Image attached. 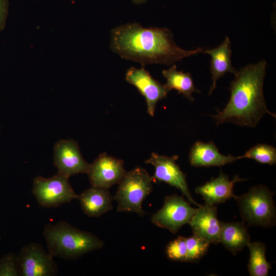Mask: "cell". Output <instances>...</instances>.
Masks as SVG:
<instances>
[{"label": "cell", "instance_id": "8992f818", "mask_svg": "<svg viewBox=\"0 0 276 276\" xmlns=\"http://www.w3.org/2000/svg\"><path fill=\"white\" fill-rule=\"evenodd\" d=\"M68 177L57 173L50 178L36 177L32 193L38 203L44 208H57L70 202L78 195L72 187Z\"/></svg>", "mask_w": 276, "mask_h": 276}, {"label": "cell", "instance_id": "3957f363", "mask_svg": "<svg viewBox=\"0 0 276 276\" xmlns=\"http://www.w3.org/2000/svg\"><path fill=\"white\" fill-rule=\"evenodd\" d=\"M43 236L48 252L53 257L74 260L101 249L104 242L93 234L76 228L65 221L47 223Z\"/></svg>", "mask_w": 276, "mask_h": 276}, {"label": "cell", "instance_id": "5b68a950", "mask_svg": "<svg viewBox=\"0 0 276 276\" xmlns=\"http://www.w3.org/2000/svg\"><path fill=\"white\" fill-rule=\"evenodd\" d=\"M152 182L151 177L142 167L126 172L113 197L118 204L117 211L135 212L141 216L147 214L142 203L152 190Z\"/></svg>", "mask_w": 276, "mask_h": 276}, {"label": "cell", "instance_id": "8fae6325", "mask_svg": "<svg viewBox=\"0 0 276 276\" xmlns=\"http://www.w3.org/2000/svg\"><path fill=\"white\" fill-rule=\"evenodd\" d=\"M54 164L57 173L68 177L87 173L90 167L83 157L77 142L71 139L61 140L55 143Z\"/></svg>", "mask_w": 276, "mask_h": 276}, {"label": "cell", "instance_id": "ffe728a7", "mask_svg": "<svg viewBox=\"0 0 276 276\" xmlns=\"http://www.w3.org/2000/svg\"><path fill=\"white\" fill-rule=\"evenodd\" d=\"M249 259L247 266L251 276H267L271 269V264L266 260V247L262 242H249L247 245Z\"/></svg>", "mask_w": 276, "mask_h": 276}, {"label": "cell", "instance_id": "4fadbf2b", "mask_svg": "<svg viewBox=\"0 0 276 276\" xmlns=\"http://www.w3.org/2000/svg\"><path fill=\"white\" fill-rule=\"evenodd\" d=\"M193 232L211 243H219L221 221L215 205H201L188 223Z\"/></svg>", "mask_w": 276, "mask_h": 276}, {"label": "cell", "instance_id": "9c48e42d", "mask_svg": "<svg viewBox=\"0 0 276 276\" xmlns=\"http://www.w3.org/2000/svg\"><path fill=\"white\" fill-rule=\"evenodd\" d=\"M178 158L177 155L168 157L153 152L145 163L155 168L154 174L151 177L152 181H164L175 187L180 190L190 203L199 206L201 205L194 200L191 194L186 174L176 163Z\"/></svg>", "mask_w": 276, "mask_h": 276}, {"label": "cell", "instance_id": "d6986e66", "mask_svg": "<svg viewBox=\"0 0 276 276\" xmlns=\"http://www.w3.org/2000/svg\"><path fill=\"white\" fill-rule=\"evenodd\" d=\"M162 74L166 79L164 85L170 91L175 89L190 101L195 100L192 96L194 92L201 93V91L195 87L191 74L177 71L175 64L168 70H163Z\"/></svg>", "mask_w": 276, "mask_h": 276}, {"label": "cell", "instance_id": "4316f807", "mask_svg": "<svg viewBox=\"0 0 276 276\" xmlns=\"http://www.w3.org/2000/svg\"><path fill=\"white\" fill-rule=\"evenodd\" d=\"M1 235H0V241H1Z\"/></svg>", "mask_w": 276, "mask_h": 276}, {"label": "cell", "instance_id": "603a6c76", "mask_svg": "<svg viewBox=\"0 0 276 276\" xmlns=\"http://www.w3.org/2000/svg\"><path fill=\"white\" fill-rule=\"evenodd\" d=\"M187 253L186 238L181 236L171 241L166 248L167 258L172 261L186 262Z\"/></svg>", "mask_w": 276, "mask_h": 276}, {"label": "cell", "instance_id": "d4e9b609", "mask_svg": "<svg viewBox=\"0 0 276 276\" xmlns=\"http://www.w3.org/2000/svg\"><path fill=\"white\" fill-rule=\"evenodd\" d=\"M8 0H0V32L4 28L8 13Z\"/></svg>", "mask_w": 276, "mask_h": 276}, {"label": "cell", "instance_id": "7a4b0ae2", "mask_svg": "<svg viewBox=\"0 0 276 276\" xmlns=\"http://www.w3.org/2000/svg\"><path fill=\"white\" fill-rule=\"evenodd\" d=\"M267 62L261 60L241 67L231 83V97L225 108L210 115L217 125L232 123L240 126L255 127L263 116L275 114L267 108L263 94Z\"/></svg>", "mask_w": 276, "mask_h": 276}, {"label": "cell", "instance_id": "277c9868", "mask_svg": "<svg viewBox=\"0 0 276 276\" xmlns=\"http://www.w3.org/2000/svg\"><path fill=\"white\" fill-rule=\"evenodd\" d=\"M273 193L266 186H254L241 195H234L242 221L248 226L270 228L275 224L276 210Z\"/></svg>", "mask_w": 276, "mask_h": 276}, {"label": "cell", "instance_id": "52a82bcc", "mask_svg": "<svg viewBox=\"0 0 276 276\" xmlns=\"http://www.w3.org/2000/svg\"><path fill=\"white\" fill-rule=\"evenodd\" d=\"M196 211L197 209L192 208L183 197L174 194L165 197L163 207L152 215L151 221L175 234L189 223Z\"/></svg>", "mask_w": 276, "mask_h": 276}, {"label": "cell", "instance_id": "cb8c5ba5", "mask_svg": "<svg viewBox=\"0 0 276 276\" xmlns=\"http://www.w3.org/2000/svg\"><path fill=\"white\" fill-rule=\"evenodd\" d=\"M0 276H20L17 255L9 252L0 258Z\"/></svg>", "mask_w": 276, "mask_h": 276}, {"label": "cell", "instance_id": "2e32d148", "mask_svg": "<svg viewBox=\"0 0 276 276\" xmlns=\"http://www.w3.org/2000/svg\"><path fill=\"white\" fill-rule=\"evenodd\" d=\"M231 42L228 37L226 36L223 41L215 48L204 50L203 53L209 54L211 56V73L212 84L209 95H211L216 88L218 80L226 73L229 72L234 75L237 70L232 65L231 59L232 50Z\"/></svg>", "mask_w": 276, "mask_h": 276}, {"label": "cell", "instance_id": "30bf717a", "mask_svg": "<svg viewBox=\"0 0 276 276\" xmlns=\"http://www.w3.org/2000/svg\"><path fill=\"white\" fill-rule=\"evenodd\" d=\"M125 80L145 97L148 113L153 117L156 103L166 98L170 90L154 79L144 66L140 68L132 66L129 68L125 74Z\"/></svg>", "mask_w": 276, "mask_h": 276}, {"label": "cell", "instance_id": "e0dca14e", "mask_svg": "<svg viewBox=\"0 0 276 276\" xmlns=\"http://www.w3.org/2000/svg\"><path fill=\"white\" fill-rule=\"evenodd\" d=\"M77 198L84 213L90 217H99L112 209L113 198L108 189L92 186Z\"/></svg>", "mask_w": 276, "mask_h": 276}, {"label": "cell", "instance_id": "7402d4cb", "mask_svg": "<svg viewBox=\"0 0 276 276\" xmlns=\"http://www.w3.org/2000/svg\"><path fill=\"white\" fill-rule=\"evenodd\" d=\"M241 157L252 159L261 164L273 165L276 163V149L271 145L260 144L250 148Z\"/></svg>", "mask_w": 276, "mask_h": 276}, {"label": "cell", "instance_id": "484cf974", "mask_svg": "<svg viewBox=\"0 0 276 276\" xmlns=\"http://www.w3.org/2000/svg\"><path fill=\"white\" fill-rule=\"evenodd\" d=\"M133 3L136 5H141L145 3L148 0H131Z\"/></svg>", "mask_w": 276, "mask_h": 276}, {"label": "cell", "instance_id": "ac0fdd59", "mask_svg": "<svg viewBox=\"0 0 276 276\" xmlns=\"http://www.w3.org/2000/svg\"><path fill=\"white\" fill-rule=\"evenodd\" d=\"M250 242L247 226L243 221H221L219 242L233 255L247 246Z\"/></svg>", "mask_w": 276, "mask_h": 276}, {"label": "cell", "instance_id": "44dd1931", "mask_svg": "<svg viewBox=\"0 0 276 276\" xmlns=\"http://www.w3.org/2000/svg\"><path fill=\"white\" fill-rule=\"evenodd\" d=\"M210 242L197 234L186 238L187 248L186 262L197 263L207 252Z\"/></svg>", "mask_w": 276, "mask_h": 276}, {"label": "cell", "instance_id": "5bb4252c", "mask_svg": "<svg viewBox=\"0 0 276 276\" xmlns=\"http://www.w3.org/2000/svg\"><path fill=\"white\" fill-rule=\"evenodd\" d=\"M245 180L238 175L230 180L228 176L221 171L217 178H212L210 181L197 187L195 191L202 196L205 204L215 205L233 197L235 183Z\"/></svg>", "mask_w": 276, "mask_h": 276}, {"label": "cell", "instance_id": "7c38bea8", "mask_svg": "<svg viewBox=\"0 0 276 276\" xmlns=\"http://www.w3.org/2000/svg\"><path fill=\"white\" fill-rule=\"evenodd\" d=\"M126 171L124 162L103 153L90 164L87 172L92 186L108 189L121 181Z\"/></svg>", "mask_w": 276, "mask_h": 276}, {"label": "cell", "instance_id": "9a60e30c", "mask_svg": "<svg viewBox=\"0 0 276 276\" xmlns=\"http://www.w3.org/2000/svg\"><path fill=\"white\" fill-rule=\"evenodd\" d=\"M189 158L192 166L209 167H221L231 164L241 159V157L220 153L213 142L196 141L191 148Z\"/></svg>", "mask_w": 276, "mask_h": 276}, {"label": "cell", "instance_id": "6da1fadb", "mask_svg": "<svg viewBox=\"0 0 276 276\" xmlns=\"http://www.w3.org/2000/svg\"><path fill=\"white\" fill-rule=\"evenodd\" d=\"M110 48L121 58L148 64L171 65L204 50H186L178 46L166 28L144 27L137 22L117 26L111 31Z\"/></svg>", "mask_w": 276, "mask_h": 276}, {"label": "cell", "instance_id": "ba28073f", "mask_svg": "<svg viewBox=\"0 0 276 276\" xmlns=\"http://www.w3.org/2000/svg\"><path fill=\"white\" fill-rule=\"evenodd\" d=\"M17 257L20 276H53L58 273L54 257L38 243L24 246Z\"/></svg>", "mask_w": 276, "mask_h": 276}]
</instances>
